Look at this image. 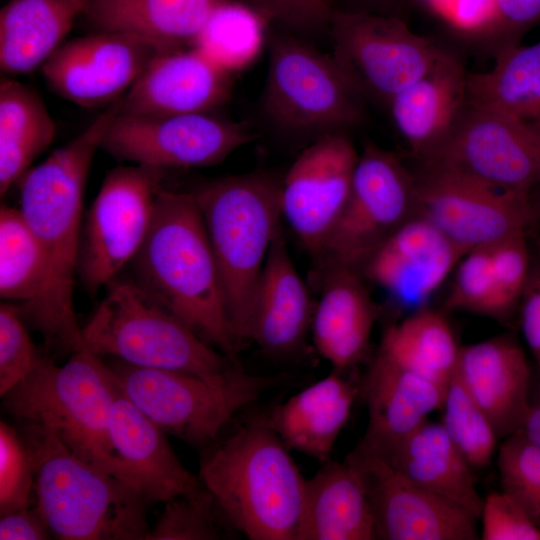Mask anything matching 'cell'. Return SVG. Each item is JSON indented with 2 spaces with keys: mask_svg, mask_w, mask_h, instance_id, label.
Wrapping results in <instances>:
<instances>
[{
  "mask_svg": "<svg viewBox=\"0 0 540 540\" xmlns=\"http://www.w3.org/2000/svg\"><path fill=\"white\" fill-rule=\"evenodd\" d=\"M230 76L194 47L160 52L121 98L120 113L212 112L228 101Z\"/></svg>",
  "mask_w": 540,
  "mask_h": 540,
  "instance_id": "cell-20",
  "label": "cell"
},
{
  "mask_svg": "<svg viewBox=\"0 0 540 540\" xmlns=\"http://www.w3.org/2000/svg\"><path fill=\"white\" fill-rule=\"evenodd\" d=\"M48 282L43 249L19 208H0V297L22 317L43 298Z\"/></svg>",
  "mask_w": 540,
  "mask_h": 540,
  "instance_id": "cell-35",
  "label": "cell"
},
{
  "mask_svg": "<svg viewBox=\"0 0 540 540\" xmlns=\"http://www.w3.org/2000/svg\"><path fill=\"white\" fill-rule=\"evenodd\" d=\"M253 139L254 134L246 124L211 112L169 115L119 112L101 148L117 160L166 170L216 165Z\"/></svg>",
  "mask_w": 540,
  "mask_h": 540,
  "instance_id": "cell-14",
  "label": "cell"
},
{
  "mask_svg": "<svg viewBox=\"0 0 540 540\" xmlns=\"http://www.w3.org/2000/svg\"><path fill=\"white\" fill-rule=\"evenodd\" d=\"M282 178L266 171L212 179L191 192L217 264L228 316L240 345L250 340L258 283L281 227Z\"/></svg>",
  "mask_w": 540,
  "mask_h": 540,
  "instance_id": "cell-5",
  "label": "cell"
},
{
  "mask_svg": "<svg viewBox=\"0 0 540 540\" xmlns=\"http://www.w3.org/2000/svg\"><path fill=\"white\" fill-rule=\"evenodd\" d=\"M145 540H216L222 538L212 494L199 487L170 499Z\"/></svg>",
  "mask_w": 540,
  "mask_h": 540,
  "instance_id": "cell-39",
  "label": "cell"
},
{
  "mask_svg": "<svg viewBox=\"0 0 540 540\" xmlns=\"http://www.w3.org/2000/svg\"><path fill=\"white\" fill-rule=\"evenodd\" d=\"M268 24L275 23L296 36L329 31L336 0H243Z\"/></svg>",
  "mask_w": 540,
  "mask_h": 540,
  "instance_id": "cell-44",
  "label": "cell"
},
{
  "mask_svg": "<svg viewBox=\"0 0 540 540\" xmlns=\"http://www.w3.org/2000/svg\"><path fill=\"white\" fill-rule=\"evenodd\" d=\"M540 23V0H495L494 15L482 31L495 53L520 44L523 35Z\"/></svg>",
  "mask_w": 540,
  "mask_h": 540,
  "instance_id": "cell-46",
  "label": "cell"
},
{
  "mask_svg": "<svg viewBox=\"0 0 540 540\" xmlns=\"http://www.w3.org/2000/svg\"><path fill=\"white\" fill-rule=\"evenodd\" d=\"M342 373L335 370L307 386L260 421L290 450L321 462L328 461L359 391Z\"/></svg>",
  "mask_w": 540,
  "mask_h": 540,
  "instance_id": "cell-27",
  "label": "cell"
},
{
  "mask_svg": "<svg viewBox=\"0 0 540 540\" xmlns=\"http://www.w3.org/2000/svg\"><path fill=\"white\" fill-rule=\"evenodd\" d=\"M441 410L442 426L468 463L475 468L488 466L499 439L455 371L446 387Z\"/></svg>",
  "mask_w": 540,
  "mask_h": 540,
  "instance_id": "cell-37",
  "label": "cell"
},
{
  "mask_svg": "<svg viewBox=\"0 0 540 540\" xmlns=\"http://www.w3.org/2000/svg\"><path fill=\"white\" fill-rule=\"evenodd\" d=\"M467 73L447 51L429 72L388 103L398 133L419 161L441 145L465 107Z\"/></svg>",
  "mask_w": 540,
  "mask_h": 540,
  "instance_id": "cell-26",
  "label": "cell"
},
{
  "mask_svg": "<svg viewBox=\"0 0 540 540\" xmlns=\"http://www.w3.org/2000/svg\"><path fill=\"white\" fill-rule=\"evenodd\" d=\"M87 0H10L0 11V67L8 75L42 66L63 43Z\"/></svg>",
  "mask_w": 540,
  "mask_h": 540,
  "instance_id": "cell-31",
  "label": "cell"
},
{
  "mask_svg": "<svg viewBox=\"0 0 540 540\" xmlns=\"http://www.w3.org/2000/svg\"><path fill=\"white\" fill-rule=\"evenodd\" d=\"M523 338L540 369V273L530 275L520 302Z\"/></svg>",
  "mask_w": 540,
  "mask_h": 540,
  "instance_id": "cell-48",
  "label": "cell"
},
{
  "mask_svg": "<svg viewBox=\"0 0 540 540\" xmlns=\"http://www.w3.org/2000/svg\"><path fill=\"white\" fill-rule=\"evenodd\" d=\"M266 20L245 1L226 0L210 13L192 46L222 70L249 66L264 44Z\"/></svg>",
  "mask_w": 540,
  "mask_h": 540,
  "instance_id": "cell-36",
  "label": "cell"
},
{
  "mask_svg": "<svg viewBox=\"0 0 540 540\" xmlns=\"http://www.w3.org/2000/svg\"><path fill=\"white\" fill-rule=\"evenodd\" d=\"M497 466L502 490L540 527V446L519 431L504 439Z\"/></svg>",
  "mask_w": 540,
  "mask_h": 540,
  "instance_id": "cell-38",
  "label": "cell"
},
{
  "mask_svg": "<svg viewBox=\"0 0 540 540\" xmlns=\"http://www.w3.org/2000/svg\"><path fill=\"white\" fill-rule=\"evenodd\" d=\"M17 306L0 304V396L21 382L34 368L37 351Z\"/></svg>",
  "mask_w": 540,
  "mask_h": 540,
  "instance_id": "cell-43",
  "label": "cell"
},
{
  "mask_svg": "<svg viewBox=\"0 0 540 540\" xmlns=\"http://www.w3.org/2000/svg\"><path fill=\"white\" fill-rule=\"evenodd\" d=\"M119 112V101L107 106L80 134L18 181L19 209L43 249L48 269L43 298L22 318L48 349L61 355L85 347L73 299L83 196L95 154Z\"/></svg>",
  "mask_w": 540,
  "mask_h": 540,
  "instance_id": "cell-1",
  "label": "cell"
},
{
  "mask_svg": "<svg viewBox=\"0 0 540 540\" xmlns=\"http://www.w3.org/2000/svg\"><path fill=\"white\" fill-rule=\"evenodd\" d=\"M54 120L31 87L11 78L0 84V194L3 197L52 143Z\"/></svg>",
  "mask_w": 540,
  "mask_h": 540,
  "instance_id": "cell-33",
  "label": "cell"
},
{
  "mask_svg": "<svg viewBox=\"0 0 540 540\" xmlns=\"http://www.w3.org/2000/svg\"><path fill=\"white\" fill-rule=\"evenodd\" d=\"M109 433L115 451L133 474L146 503H165L202 484L199 476L178 459L166 433L125 395L119 384L111 408Z\"/></svg>",
  "mask_w": 540,
  "mask_h": 540,
  "instance_id": "cell-22",
  "label": "cell"
},
{
  "mask_svg": "<svg viewBox=\"0 0 540 540\" xmlns=\"http://www.w3.org/2000/svg\"><path fill=\"white\" fill-rule=\"evenodd\" d=\"M129 265L134 284L205 342L230 358L240 350L191 191H159L147 235Z\"/></svg>",
  "mask_w": 540,
  "mask_h": 540,
  "instance_id": "cell-2",
  "label": "cell"
},
{
  "mask_svg": "<svg viewBox=\"0 0 540 540\" xmlns=\"http://www.w3.org/2000/svg\"><path fill=\"white\" fill-rule=\"evenodd\" d=\"M199 479L250 540H298L306 483L290 449L260 420L203 456Z\"/></svg>",
  "mask_w": 540,
  "mask_h": 540,
  "instance_id": "cell-3",
  "label": "cell"
},
{
  "mask_svg": "<svg viewBox=\"0 0 540 540\" xmlns=\"http://www.w3.org/2000/svg\"><path fill=\"white\" fill-rule=\"evenodd\" d=\"M465 253L417 213L367 258L360 271L400 305L415 311L426 307V301L455 270Z\"/></svg>",
  "mask_w": 540,
  "mask_h": 540,
  "instance_id": "cell-19",
  "label": "cell"
},
{
  "mask_svg": "<svg viewBox=\"0 0 540 540\" xmlns=\"http://www.w3.org/2000/svg\"><path fill=\"white\" fill-rule=\"evenodd\" d=\"M491 260L494 287L493 319L506 322L520 305L530 277L525 234L491 245Z\"/></svg>",
  "mask_w": 540,
  "mask_h": 540,
  "instance_id": "cell-40",
  "label": "cell"
},
{
  "mask_svg": "<svg viewBox=\"0 0 540 540\" xmlns=\"http://www.w3.org/2000/svg\"><path fill=\"white\" fill-rule=\"evenodd\" d=\"M417 213L465 252L525 234L530 192L493 186L459 171L421 163L413 173Z\"/></svg>",
  "mask_w": 540,
  "mask_h": 540,
  "instance_id": "cell-13",
  "label": "cell"
},
{
  "mask_svg": "<svg viewBox=\"0 0 540 540\" xmlns=\"http://www.w3.org/2000/svg\"><path fill=\"white\" fill-rule=\"evenodd\" d=\"M329 33L331 56L352 87L386 107L447 53L396 15L337 8Z\"/></svg>",
  "mask_w": 540,
  "mask_h": 540,
  "instance_id": "cell-10",
  "label": "cell"
},
{
  "mask_svg": "<svg viewBox=\"0 0 540 540\" xmlns=\"http://www.w3.org/2000/svg\"><path fill=\"white\" fill-rule=\"evenodd\" d=\"M415 214L413 173L394 153L367 143L359 153L347 203L315 257L317 274L332 267L360 271L367 258Z\"/></svg>",
  "mask_w": 540,
  "mask_h": 540,
  "instance_id": "cell-11",
  "label": "cell"
},
{
  "mask_svg": "<svg viewBox=\"0 0 540 540\" xmlns=\"http://www.w3.org/2000/svg\"><path fill=\"white\" fill-rule=\"evenodd\" d=\"M81 328L85 347L102 358L135 366L213 375L234 366L231 358L148 298L130 278L118 276Z\"/></svg>",
  "mask_w": 540,
  "mask_h": 540,
  "instance_id": "cell-8",
  "label": "cell"
},
{
  "mask_svg": "<svg viewBox=\"0 0 540 540\" xmlns=\"http://www.w3.org/2000/svg\"><path fill=\"white\" fill-rule=\"evenodd\" d=\"M446 389L378 352L363 383L368 427L363 438L382 454L441 410Z\"/></svg>",
  "mask_w": 540,
  "mask_h": 540,
  "instance_id": "cell-24",
  "label": "cell"
},
{
  "mask_svg": "<svg viewBox=\"0 0 540 540\" xmlns=\"http://www.w3.org/2000/svg\"><path fill=\"white\" fill-rule=\"evenodd\" d=\"M480 518L483 540H540V527L503 490L483 499Z\"/></svg>",
  "mask_w": 540,
  "mask_h": 540,
  "instance_id": "cell-45",
  "label": "cell"
},
{
  "mask_svg": "<svg viewBox=\"0 0 540 540\" xmlns=\"http://www.w3.org/2000/svg\"><path fill=\"white\" fill-rule=\"evenodd\" d=\"M318 277L322 292L312 317L313 342L335 370L344 372L365 357L378 308L359 271L332 267Z\"/></svg>",
  "mask_w": 540,
  "mask_h": 540,
  "instance_id": "cell-25",
  "label": "cell"
},
{
  "mask_svg": "<svg viewBox=\"0 0 540 540\" xmlns=\"http://www.w3.org/2000/svg\"><path fill=\"white\" fill-rule=\"evenodd\" d=\"M382 455L415 485L480 518L483 498L477 491L472 466L441 423L427 420Z\"/></svg>",
  "mask_w": 540,
  "mask_h": 540,
  "instance_id": "cell-30",
  "label": "cell"
},
{
  "mask_svg": "<svg viewBox=\"0 0 540 540\" xmlns=\"http://www.w3.org/2000/svg\"><path fill=\"white\" fill-rule=\"evenodd\" d=\"M226 0H87L83 13L97 32L136 36L159 52L192 46L202 25Z\"/></svg>",
  "mask_w": 540,
  "mask_h": 540,
  "instance_id": "cell-29",
  "label": "cell"
},
{
  "mask_svg": "<svg viewBox=\"0 0 540 540\" xmlns=\"http://www.w3.org/2000/svg\"><path fill=\"white\" fill-rule=\"evenodd\" d=\"M420 162L441 165L499 188L531 192L540 185V133L466 104L446 139Z\"/></svg>",
  "mask_w": 540,
  "mask_h": 540,
  "instance_id": "cell-16",
  "label": "cell"
},
{
  "mask_svg": "<svg viewBox=\"0 0 540 540\" xmlns=\"http://www.w3.org/2000/svg\"><path fill=\"white\" fill-rule=\"evenodd\" d=\"M106 361L125 395L166 434L193 446L215 441L231 418L284 378L249 374L235 366L213 375Z\"/></svg>",
  "mask_w": 540,
  "mask_h": 540,
  "instance_id": "cell-7",
  "label": "cell"
},
{
  "mask_svg": "<svg viewBox=\"0 0 540 540\" xmlns=\"http://www.w3.org/2000/svg\"><path fill=\"white\" fill-rule=\"evenodd\" d=\"M353 1L357 2L354 10L383 14L381 9L383 7H387V5L393 0H353Z\"/></svg>",
  "mask_w": 540,
  "mask_h": 540,
  "instance_id": "cell-50",
  "label": "cell"
},
{
  "mask_svg": "<svg viewBox=\"0 0 540 540\" xmlns=\"http://www.w3.org/2000/svg\"><path fill=\"white\" fill-rule=\"evenodd\" d=\"M455 270V278L445 302L446 308L493 318L491 245L469 250Z\"/></svg>",
  "mask_w": 540,
  "mask_h": 540,
  "instance_id": "cell-42",
  "label": "cell"
},
{
  "mask_svg": "<svg viewBox=\"0 0 540 540\" xmlns=\"http://www.w3.org/2000/svg\"><path fill=\"white\" fill-rule=\"evenodd\" d=\"M35 465L19 431L0 422V516L31 506Z\"/></svg>",
  "mask_w": 540,
  "mask_h": 540,
  "instance_id": "cell-41",
  "label": "cell"
},
{
  "mask_svg": "<svg viewBox=\"0 0 540 540\" xmlns=\"http://www.w3.org/2000/svg\"><path fill=\"white\" fill-rule=\"evenodd\" d=\"M262 111L278 131L320 138L345 133L363 123L365 101L331 55L290 32L269 40Z\"/></svg>",
  "mask_w": 540,
  "mask_h": 540,
  "instance_id": "cell-9",
  "label": "cell"
},
{
  "mask_svg": "<svg viewBox=\"0 0 540 540\" xmlns=\"http://www.w3.org/2000/svg\"><path fill=\"white\" fill-rule=\"evenodd\" d=\"M466 104L495 112L540 133V40L495 53L493 67L467 73Z\"/></svg>",
  "mask_w": 540,
  "mask_h": 540,
  "instance_id": "cell-32",
  "label": "cell"
},
{
  "mask_svg": "<svg viewBox=\"0 0 540 540\" xmlns=\"http://www.w3.org/2000/svg\"><path fill=\"white\" fill-rule=\"evenodd\" d=\"M158 53L136 36L100 31L62 43L41 67L60 96L96 108L122 98Z\"/></svg>",
  "mask_w": 540,
  "mask_h": 540,
  "instance_id": "cell-18",
  "label": "cell"
},
{
  "mask_svg": "<svg viewBox=\"0 0 540 540\" xmlns=\"http://www.w3.org/2000/svg\"><path fill=\"white\" fill-rule=\"evenodd\" d=\"M50 536L51 530L37 503L0 518L1 540H46Z\"/></svg>",
  "mask_w": 540,
  "mask_h": 540,
  "instance_id": "cell-47",
  "label": "cell"
},
{
  "mask_svg": "<svg viewBox=\"0 0 540 540\" xmlns=\"http://www.w3.org/2000/svg\"><path fill=\"white\" fill-rule=\"evenodd\" d=\"M313 313L309 290L291 259L281 226L256 290L249 339L269 354L293 353L304 344Z\"/></svg>",
  "mask_w": 540,
  "mask_h": 540,
  "instance_id": "cell-23",
  "label": "cell"
},
{
  "mask_svg": "<svg viewBox=\"0 0 540 540\" xmlns=\"http://www.w3.org/2000/svg\"><path fill=\"white\" fill-rule=\"evenodd\" d=\"M35 465V493L51 533L65 540H145V500L131 484L76 457L47 428L19 421Z\"/></svg>",
  "mask_w": 540,
  "mask_h": 540,
  "instance_id": "cell-6",
  "label": "cell"
},
{
  "mask_svg": "<svg viewBox=\"0 0 540 540\" xmlns=\"http://www.w3.org/2000/svg\"><path fill=\"white\" fill-rule=\"evenodd\" d=\"M495 0H453L451 15L464 27L483 31L494 15Z\"/></svg>",
  "mask_w": 540,
  "mask_h": 540,
  "instance_id": "cell-49",
  "label": "cell"
},
{
  "mask_svg": "<svg viewBox=\"0 0 540 540\" xmlns=\"http://www.w3.org/2000/svg\"><path fill=\"white\" fill-rule=\"evenodd\" d=\"M371 505L358 471L326 461L306 483L298 540H375Z\"/></svg>",
  "mask_w": 540,
  "mask_h": 540,
  "instance_id": "cell-28",
  "label": "cell"
},
{
  "mask_svg": "<svg viewBox=\"0 0 540 540\" xmlns=\"http://www.w3.org/2000/svg\"><path fill=\"white\" fill-rule=\"evenodd\" d=\"M164 171L133 164L107 173L81 227L77 277L89 296L95 297L138 252Z\"/></svg>",
  "mask_w": 540,
  "mask_h": 540,
  "instance_id": "cell-12",
  "label": "cell"
},
{
  "mask_svg": "<svg viewBox=\"0 0 540 540\" xmlns=\"http://www.w3.org/2000/svg\"><path fill=\"white\" fill-rule=\"evenodd\" d=\"M117 389L104 358L84 347L62 366L40 353L33 370L1 398L3 408L18 421L47 428L76 457L139 490L110 438Z\"/></svg>",
  "mask_w": 540,
  "mask_h": 540,
  "instance_id": "cell-4",
  "label": "cell"
},
{
  "mask_svg": "<svg viewBox=\"0 0 540 540\" xmlns=\"http://www.w3.org/2000/svg\"><path fill=\"white\" fill-rule=\"evenodd\" d=\"M431 3H433L434 5H437L438 6V2H440V0H429Z\"/></svg>",
  "mask_w": 540,
  "mask_h": 540,
  "instance_id": "cell-51",
  "label": "cell"
},
{
  "mask_svg": "<svg viewBox=\"0 0 540 540\" xmlns=\"http://www.w3.org/2000/svg\"><path fill=\"white\" fill-rule=\"evenodd\" d=\"M358 158L347 134L325 135L305 148L282 178V216L314 257L347 203Z\"/></svg>",
  "mask_w": 540,
  "mask_h": 540,
  "instance_id": "cell-17",
  "label": "cell"
},
{
  "mask_svg": "<svg viewBox=\"0 0 540 540\" xmlns=\"http://www.w3.org/2000/svg\"><path fill=\"white\" fill-rule=\"evenodd\" d=\"M360 474L382 540H476L475 516L408 480L361 440L346 456Z\"/></svg>",
  "mask_w": 540,
  "mask_h": 540,
  "instance_id": "cell-15",
  "label": "cell"
},
{
  "mask_svg": "<svg viewBox=\"0 0 540 540\" xmlns=\"http://www.w3.org/2000/svg\"><path fill=\"white\" fill-rule=\"evenodd\" d=\"M459 350L445 317L423 307L387 327L379 353L446 389L455 371Z\"/></svg>",
  "mask_w": 540,
  "mask_h": 540,
  "instance_id": "cell-34",
  "label": "cell"
},
{
  "mask_svg": "<svg viewBox=\"0 0 540 540\" xmlns=\"http://www.w3.org/2000/svg\"><path fill=\"white\" fill-rule=\"evenodd\" d=\"M455 372L498 439L521 431L530 403L531 370L514 338L501 335L460 347Z\"/></svg>",
  "mask_w": 540,
  "mask_h": 540,
  "instance_id": "cell-21",
  "label": "cell"
}]
</instances>
